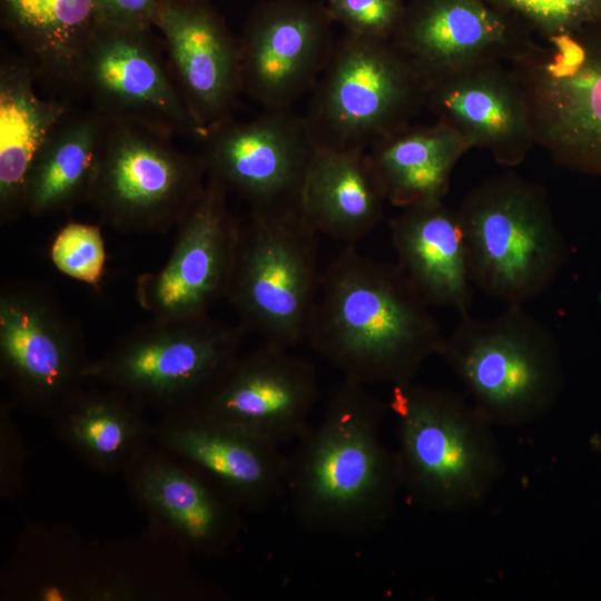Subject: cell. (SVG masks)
Here are the masks:
<instances>
[{"label": "cell", "mask_w": 601, "mask_h": 601, "mask_svg": "<svg viewBox=\"0 0 601 601\" xmlns=\"http://www.w3.org/2000/svg\"><path fill=\"white\" fill-rule=\"evenodd\" d=\"M396 263L345 245L322 270L306 343L365 385L410 383L444 335Z\"/></svg>", "instance_id": "1"}, {"label": "cell", "mask_w": 601, "mask_h": 601, "mask_svg": "<svg viewBox=\"0 0 601 601\" xmlns=\"http://www.w3.org/2000/svg\"><path fill=\"white\" fill-rule=\"evenodd\" d=\"M384 412L367 385L344 378L318 424L298 439L286 493L303 528L361 536L388 520L401 483L395 453L382 436Z\"/></svg>", "instance_id": "2"}, {"label": "cell", "mask_w": 601, "mask_h": 601, "mask_svg": "<svg viewBox=\"0 0 601 601\" xmlns=\"http://www.w3.org/2000/svg\"><path fill=\"white\" fill-rule=\"evenodd\" d=\"M401 489L423 509L453 512L482 502L504 473L493 424L457 393L413 382L392 386Z\"/></svg>", "instance_id": "3"}, {"label": "cell", "mask_w": 601, "mask_h": 601, "mask_svg": "<svg viewBox=\"0 0 601 601\" xmlns=\"http://www.w3.org/2000/svg\"><path fill=\"white\" fill-rule=\"evenodd\" d=\"M523 306L506 305L485 319L460 315L437 352L493 425L535 422L552 410L562 391L559 344Z\"/></svg>", "instance_id": "4"}, {"label": "cell", "mask_w": 601, "mask_h": 601, "mask_svg": "<svg viewBox=\"0 0 601 601\" xmlns=\"http://www.w3.org/2000/svg\"><path fill=\"white\" fill-rule=\"evenodd\" d=\"M457 213L473 286L506 305L542 295L566 260L545 190L513 173L477 185Z\"/></svg>", "instance_id": "5"}, {"label": "cell", "mask_w": 601, "mask_h": 601, "mask_svg": "<svg viewBox=\"0 0 601 601\" xmlns=\"http://www.w3.org/2000/svg\"><path fill=\"white\" fill-rule=\"evenodd\" d=\"M321 276L318 234L299 209L250 210L225 298L245 332L290 349L306 343Z\"/></svg>", "instance_id": "6"}, {"label": "cell", "mask_w": 601, "mask_h": 601, "mask_svg": "<svg viewBox=\"0 0 601 601\" xmlns=\"http://www.w3.org/2000/svg\"><path fill=\"white\" fill-rule=\"evenodd\" d=\"M428 81L391 39L351 33L335 42L304 115L317 145L370 149L411 124Z\"/></svg>", "instance_id": "7"}, {"label": "cell", "mask_w": 601, "mask_h": 601, "mask_svg": "<svg viewBox=\"0 0 601 601\" xmlns=\"http://www.w3.org/2000/svg\"><path fill=\"white\" fill-rule=\"evenodd\" d=\"M525 93L534 144L601 176V20L531 38L508 62Z\"/></svg>", "instance_id": "8"}, {"label": "cell", "mask_w": 601, "mask_h": 601, "mask_svg": "<svg viewBox=\"0 0 601 601\" xmlns=\"http://www.w3.org/2000/svg\"><path fill=\"white\" fill-rule=\"evenodd\" d=\"M245 331L209 315L152 318L91 361L86 383L127 396L161 414L191 406L240 355Z\"/></svg>", "instance_id": "9"}, {"label": "cell", "mask_w": 601, "mask_h": 601, "mask_svg": "<svg viewBox=\"0 0 601 601\" xmlns=\"http://www.w3.org/2000/svg\"><path fill=\"white\" fill-rule=\"evenodd\" d=\"M87 203L121 233L164 234L177 227L200 195L203 156L178 149L171 136L105 118Z\"/></svg>", "instance_id": "10"}, {"label": "cell", "mask_w": 601, "mask_h": 601, "mask_svg": "<svg viewBox=\"0 0 601 601\" xmlns=\"http://www.w3.org/2000/svg\"><path fill=\"white\" fill-rule=\"evenodd\" d=\"M90 362L81 334L46 287L3 286L0 367L20 405L52 418L83 387Z\"/></svg>", "instance_id": "11"}, {"label": "cell", "mask_w": 601, "mask_h": 601, "mask_svg": "<svg viewBox=\"0 0 601 601\" xmlns=\"http://www.w3.org/2000/svg\"><path fill=\"white\" fill-rule=\"evenodd\" d=\"M164 52L162 40L152 29L97 20L81 61L80 91L105 118L203 141Z\"/></svg>", "instance_id": "12"}, {"label": "cell", "mask_w": 601, "mask_h": 601, "mask_svg": "<svg viewBox=\"0 0 601 601\" xmlns=\"http://www.w3.org/2000/svg\"><path fill=\"white\" fill-rule=\"evenodd\" d=\"M207 176L243 197L252 211L299 209L317 144L304 115L265 109L230 120L201 141Z\"/></svg>", "instance_id": "13"}, {"label": "cell", "mask_w": 601, "mask_h": 601, "mask_svg": "<svg viewBox=\"0 0 601 601\" xmlns=\"http://www.w3.org/2000/svg\"><path fill=\"white\" fill-rule=\"evenodd\" d=\"M227 194L219 181L207 176L200 195L176 227L167 262L138 278L136 298L151 318H201L226 297L240 227Z\"/></svg>", "instance_id": "14"}, {"label": "cell", "mask_w": 601, "mask_h": 601, "mask_svg": "<svg viewBox=\"0 0 601 601\" xmlns=\"http://www.w3.org/2000/svg\"><path fill=\"white\" fill-rule=\"evenodd\" d=\"M327 4L263 0L239 37L243 92L264 109L292 108L312 92L335 42Z\"/></svg>", "instance_id": "15"}, {"label": "cell", "mask_w": 601, "mask_h": 601, "mask_svg": "<svg viewBox=\"0 0 601 601\" xmlns=\"http://www.w3.org/2000/svg\"><path fill=\"white\" fill-rule=\"evenodd\" d=\"M318 398L313 364L264 344L239 355L191 406L280 446L306 432Z\"/></svg>", "instance_id": "16"}, {"label": "cell", "mask_w": 601, "mask_h": 601, "mask_svg": "<svg viewBox=\"0 0 601 601\" xmlns=\"http://www.w3.org/2000/svg\"><path fill=\"white\" fill-rule=\"evenodd\" d=\"M154 28L161 35L176 86L205 139L234 119L243 92L239 37L210 0H158Z\"/></svg>", "instance_id": "17"}, {"label": "cell", "mask_w": 601, "mask_h": 601, "mask_svg": "<svg viewBox=\"0 0 601 601\" xmlns=\"http://www.w3.org/2000/svg\"><path fill=\"white\" fill-rule=\"evenodd\" d=\"M161 415L155 443L205 474L240 509L263 510L286 493L288 457L279 446L193 406Z\"/></svg>", "instance_id": "18"}, {"label": "cell", "mask_w": 601, "mask_h": 601, "mask_svg": "<svg viewBox=\"0 0 601 601\" xmlns=\"http://www.w3.org/2000/svg\"><path fill=\"white\" fill-rule=\"evenodd\" d=\"M425 107L470 149H486L503 166L519 165L535 145L525 93L508 62H479L430 79Z\"/></svg>", "instance_id": "19"}, {"label": "cell", "mask_w": 601, "mask_h": 601, "mask_svg": "<svg viewBox=\"0 0 601 601\" xmlns=\"http://www.w3.org/2000/svg\"><path fill=\"white\" fill-rule=\"evenodd\" d=\"M125 473L137 503L184 549L217 556L236 540L240 508L194 466L148 444Z\"/></svg>", "instance_id": "20"}, {"label": "cell", "mask_w": 601, "mask_h": 601, "mask_svg": "<svg viewBox=\"0 0 601 601\" xmlns=\"http://www.w3.org/2000/svg\"><path fill=\"white\" fill-rule=\"evenodd\" d=\"M391 40L428 81L479 62H509L530 38L484 0H413Z\"/></svg>", "instance_id": "21"}, {"label": "cell", "mask_w": 601, "mask_h": 601, "mask_svg": "<svg viewBox=\"0 0 601 601\" xmlns=\"http://www.w3.org/2000/svg\"><path fill=\"white\" fill-rule=\"evenodd\" d=\"M388 228L396 264L424 300L469 313L473 283L457 210L443 200L411 206Z\"/></svg>", "instance_id": "22"}, {"label": "cell", "mask_w": 601, "mask_h": 601, "mask_svg": "<svg viewBox=\"0 0 601 601\" xmlns=\"http://www.w3.org/2000/svg\"><path fill=\"white\" fill-rule=\"evenodd\" d=\"M33 70L22 56L2 52L0 61V219L26 211L32 164L60 121L71 110L66 100L42 98Z\"/></svg>", "instance_id": "23"}, {"label": "cell", "mask_w": 601, "mask_h": 601, "mask_svg": "<svg viewBox=\"0 0 601 601\" xmlns=\"http://www.w3.org/2000/svg\"><path fill=\"white\" fill-rule=\"evenodd\" d=\"M386 201L367 150L317 145L299 201L315 233L355 245L381 223Z\"/></svg>", "instance_id": "24"}, {"label": "cell", "mask_w": 601, "mask_h": 601, "mask_svg": "<svg viewBox=\"0 0 601 601\" xmlns=\"http://www.w3.org/2000/svg\"><path fill=\"white\" fill-rule=\"evenodd\" d=\"M1 24L38 82L80 91L83 53L96 26L92 0H0Z\"/></svg>", "instance_id": "25"}, {"label": "cell", "mask_w": 601, "mask_h": 601, "mask_svg": "<svg viewBox=\"0 0 601 601\" xmlns=\"http://www.w3.org/2000/svg\"><path fill=\"white\" fill-rule=\"evenodd\" d=\"M142 407L114 390L81 387L52 417L59 439L100 473L125 471L154 436Z\"/></svg>", "instance_id": "26"}, {"label": "cell", "mask_w": 601, "mask_h": 601, "mask_svg": "<svg viewBox=\"0 0 601 601\" xmlns=\"http://www.w3.org/2000/svg\"><path fill=\"white\" fill-rule=\"evenodd\" d=\"M467 150L459 134L436 121L408 124L367 151L387 201L404 209L443 200L453 169Z\"/></svg>", "instance_id": "27"}, {"label": "cell", "mask_w": 601, "mask_h": 601, "mask_svg": "<svg viewBox=\"0 0 601 601\" xmlns=\"http://www.w3.org/2000/svg\"><path fill=\"white\" fill-rule=\"evenodd\" d=\"M104 124V117L93 109L70 110L60 121L30 169L26 213L50 216L88 200Z\"/></svg>", "instance_id": "28"}, {"label": "cell", "mask_w": 601, "mask_h": 601, "mask_svg": "<svg viewBox=\"0 0 601 601\" xmlns=\"http://www.w3.org/2000/svg\"><path fill=\"white\" fill-rule=\"evenodd\" d=\"M528 38L572 31L601 20V0H484Z\"/></svg>", "instance_id": "29"}, {"label": "cell", "mask_w": 601, "mask_h": 601, "mask_svg": "<svg viewBox=\"0 0 601 601\" xmlns=\"http://www.w3.org/2000/svg\"><path fill=\"white\" fill-rule=\"evenodd\" d=\"M50 259L62 274L97 286L102 278L106 249L101 229L87 223H68L53 237Z\"/></svg>", "instance_id": "30"}, {"label": "cell", "mask_w": 601, "mask_h": 601, "mask_svg": "<svg viewBox=\"0 0 601 601\" xmlns=\"http://www.w3.org/2000/svg\"><path fill=\"white\" fill-rule=\"evenodd\" d=\"M327 7L347 33L375 39H392L405 10L402 0H329Z\"/></svg>", "instance_id": "31"}, {"label": "cell", "mask_w": 601, "mask_h": 601, "mask_svg": "<svg viewBox=\"0 0 601 601\" xmlns=\"http://www.w3.org/2000/svg\"><path fill=\"white\" fill-rule=\"evenodd\" d=\"M0 489L2 496L12 497L22 489L24 446L7 404L0 411Z\"/></svg>", "instance_id": "32"}, {"label": "cell", "mask_w": 601, "mask_h": 601, "mask_svg": "<svg viewBox=\"0 0 601 601\" xmlns=\"http://www.w3.org/2000/svg\"><path fill=\"white\" fill-rule=\"evenodd\" d=\"M96 20L126 29H152L158 0H92Z\"/></svg>", "instance_id": "33"}, {"label": "cell", "mask_w": 601, "mask_h": 601, "mask_svg": "<svg viewBox=\"0 0 601 601\" xmlns=\"http://www.w3.org/2000/svg\"><path fill=\"white\" fill-rule=\"evenodd\" d=\"M326 1H329V0H326Z\"/></svg>", "instance_id": "34"}]
</instances>
